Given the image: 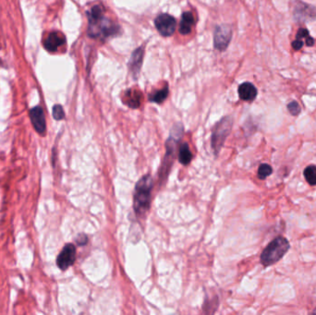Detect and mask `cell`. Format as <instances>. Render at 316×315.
Returning <instances> with one entry per match:
<instances>
[{
  "instance_id": "cell-14",
  "label": "cell",
  "mask_w": 316,
  "mask_h": 315,
  "mask_svg": "<svg viewBox=\"0 0 316 315\" xmlns=\"http://www.w3.org/2000/svg\"><path fill=\"white\" fill-rule=\"evenodd\" d=\"M142 94L138 90H129L124 95V103L132 109H138L142 103Z\"/></svg>"
},
{
  "instance_id": "cell-19",
  "label": "cell",
  "mask_w": 316,
  "mask_h": 315,
  "mask_svg": "<svg viewBox=\"0 0 316 315\" xmlns=\"http://www.w3.org/2000/svg\"><path fill=\"white\" fill-rule=\"evenodd\" d=\"M273 169L268 164H262L258 169V178L260 179H265L272 174Z\"/></svg>"
},
{
  "instance_id": "cell-13",
  "label": "cell",
  "mask_w": 316,
  "mask_h": 315,
  "mask_svg": "<svg viewBox=\"0 0 316 315\" xmlns=\"http://www.w3.org/2000/svg\"><path fill=\"white\" fill-rule=\"evenodd\" d=\"M239 95L241 100L251 102L257 96V89L252 83L244 82L239 87Z\"/></svg>"
},
{
  "instance_id": "cell-22",
  "label": "cell",
  "mask_w": 316,
  "mask_h": 315,
  "mask_svg": "<svg viewBox=\"0 0 316 315\" xmlns=\"http://www.w3.org/2000/svg\"><path fill=\"white\" fill-rule=\"evenodd\" d=\"M77 243L80 245V246H82V245H85L87 243V241H88V238H87V236L85 235V234H80V235L78 236V238H77Z\"/></svg>"
},
{
  "instance_id": "cell-1",
  "label": "cell",
  "mask_w": 316,
  "mask_h": 315,
  "mask_svg": "<svg viewBox=\"0 0 316 315\" xmlns=\"http://www.w3.org/2000/svg\"><path fill=\"white\" fill-rule=\"evenodd\" d=\"M89 29L88 33L91 37L107 38L118 33V25L104 16V10L101 6L93 7L88 12Z\"/></svg>"
},
{
  "instance_id": "cell-4",
  "label": "cell",
  "mask_w": 316,
  "mask_h": 315,
  "mask_svg": "<svg viewBox=\"0 0 316 315\" xmlns=\"http://www.w3.org/2000/svg\"><path fill=\"white\" fill-rule=\"evenodd\" d=\"M231 118L228 117L223 118L221 121L217 123L212 135V147L216 154H218V152L221 149L227 135L231 131Z\"/></svg>"
},
{
  "instance_id": "cell-8",
  "label": "cell",
  "mask_w": 316,
  "mask_h": 315,
  "mask_svg": "<svg viewBox=\"0 0 316 315\" xmlns=\"http://www.w3.org/2000/svg\"><path fill=\"white\" fill-rule=\"evenodd\" d=\"M29 116L33 128L40 135H45L47 131V122L45 113L41 107H35L30 110Z\"/></svg>"
},
{
  "instance_id": "cell-5",
  "label": "cell",
  "mask_w": 316,
  "mask_h": 315,
  "mask_svg": "<svg viewBox=\"0 0 316 315\" xmlns=\"http://www.w3.org/2000/svg\"><path fill=\"white\" fill-rule=\"evenodd\" d=\"M232 31L227 25H220L216 29L215 32V47L219 51H224L227 49V46L231 41Z\"/></svg>"
},
{
  "instance_id": "cell-16",
  "label": "cell",
  "mask_w": 316,
  "mask_h": 315,
  "mask_svg": "<svg viewBox=\"0 0 316 315\" xmlns=\"http://www.w3.org/2000/svg\"><path fill=\"white\" fill-rule=\"evenodd\" d=\"M193 159V154L187 143H183L179 148V160L182 165H189Z\"/></svg>"
},
{
  "instance_id": "cell-10",
  "label": "cell",
  "mask_w": 316,
  "mask_h": 315,
  "mask_svg": "<svg viewBox=\"0 0 316 315\" xmlns=\"http://www.w3.org/2000/svg\"><path fill=\"white\" fill-rule=\"evenodd\" d=\"M294 16L297 19H316V9L303 2H299L294 10Z\"/></svg>"
},
{
  "instance_id": "cell-2",
  "label": "cell",
  "mask_w": 316,
  "mask_h": 315,
  "mask_svg": "<svg viewBox=\"0 0 316 315\" xmlns=\"http://www.w3.org/2000/svg\"><path fill=\"white\" fill-rule=\"evenodd\" d=\"M153 179L150 175L142 177L135 186V194L133 200L134 211L139 217H143L150 208Z\"/></svg>"
},
{
  "instance_id": "cell-15",
  "label": "cell",
  "mask_w": 316,
  "mask_h": 315,
  "mask_svg": "<svg viewBox=\"0 0 316 315\" xmlns=\"http://www.w3.org/2000/svg\"><path fill=\"white\" fill-rule=\"evenodd\" d=\"M194 25V17L192 12H184L181 17L179 24V33L186 35L191 33L192 28Z\"/></svg>"
},
{
  "instance_id": "cell-17",
  "label": "cell",
  "mask_w": 316,
  "mask_h": 315,
  "mask_svg": "<svg viewBox=\"0 0 316 315\" xmlns=\"http://www.w3.org/2000/svg\"><path fill=\"white\" fill-rule=\"evenodd\" d=\"M303 174L308 183L311 186H316V165H308Z\"/></svg>"
},
{
  "instance_id": "cell-21",
  "label": "cell",
  "mask_w": 316,
  "mask_h": 315,
  "mask_svg": "<svg viewBox=\"0 0 316 315\" xmlns=\"http://www.w3.org/2000/svg\"><path fill=\"white\" fill-rule=\"evenodd\" d=\"M287 108H288L289 113L291 114L292 116H298L302 111L301 106L296 101H291L290 103H288Z\"/></svg>"
},
{
  "instance_id": "cell-11",
  "label": "cell",
  "mask_w": 316,
  "mask_h": 315,
  "mask_svg": "<svg viewBox=\"0 0 316 315\" xmlns=\"http://www.w3.org/2000/svg\"><path fill=\"white\" fill-rule=\"evenodd\" d=\"M66 42L65 37L62 35L61 33L57 32H53L49 33L47 39L44 42V47L49 52H56L58 47H61Z\"/></svg>"
},
{
  "instance_id": "cell-9",
  "label": "cell",
  "mask_w": 316,
  "mask_h": 315,
  "mask_svg": "<svg viewBox=\"0 0 316 315\" xmlns=\"http://www.w3.org/2000/svg\"><path fill=\"white\" fill-rule=\"evenodd\" d=\"M304 44L306 45V47H312L314 45V39L311 37L306 28L299 29L296 34V39L292 42L293 49L295 51H299L303 47Z\"/></svg>"
},
{
  "instance_id": "cell-12",
  "label": "cell",
  "mask_w": 316,
  "mask_h": 315,
  "mask_svg": "<svg viewBox=\"0 0 316 315\" xmlns=\"http://www.w3.org/2000/svg\"><path fill=\"white\" fill-rule=\"evenodd\" d=\"M143 55H144V48H143V47H139L135 51L132 53L131 60H130V63H129V67H130L131 73L134 77H136L139 74V72H140L141 67H142Z\"/></svg>"
},
{
  "instance_id": "cell-20",
  "label": "cell",
  "mask_w": 316,
  "mask_h": 315,
  "mask_svg": "<svg viewBox=\"0 0 316 315\" xmlns=\"http://www.w3.org/2000/svg\"><path fill=\"white\" fill-rule=\"evenodd\" d=\"M53 118L56 120H61L65 118V113L64 110L60 104H56L53 108Z\"/></svg>"
},
{
  "instance_id": "cell-18",
  "label": "cell",
  "mask_w": 316,
  "mask_h": 315,
  "mask_svg": "<svg viewBox=\"0 0 316 315\" xmlns=\"http://www.w3.org/2000/svg\"><path fill=\"white\" fill-rule=\"evenodd\" d=\"M168 95V87L167 85L160 91H157L155 94L150 95V101L154 103H161L165 101Z\"/></svg>"
},
{
  "instance_id": "cell-7",
  "label": "cell",
  "mask_w": 316,
  "mask_h": 315,
  "mask_svg": "<svg viewBox=\"0 0 316 315\" xmlns=\"http://www.w3.org/2000/svg\"><path fill=\"white\" fill-rule=\"evenodd\" d=\"M156 27L162 36L172 35L176 29V19L168 14H161L156 19Z\"/></svg>"
},
{
  "instance_id": "cell-3",
  "label": "cell",
  "mask_w": 316,
  "mask_h": 315,
  "mask_svg": "<svg viewBox=\"0 0 316 315\" xmlns=\"http://www.w3.org/2000/svg\"><path fill=\"white\" fill-rule=\"evenodd\" d=\"M289 248V241L286 238L282 236L277 237L263 250L261 254V263L264 266L277 264L288 253Z\"/></svg>"
},
{
  "instance_id": "cell-6",
  "label": "cell",
  "mask_w": 316,
  "mask_h": 315,
  "mask_svg": "<svg viewBox=\"0 0 316 315\" xmlns=\"http://www.w3.org/2000/svg\"><path fill=\"white\" fill-rule=\"evenodd\" d=\"M76 260V248L75 246L71 243L66 244L62 249L60 254H58L57 258V266L62 271H65L67 269L74 264Z\"/></svg>"
}]
</instances>
